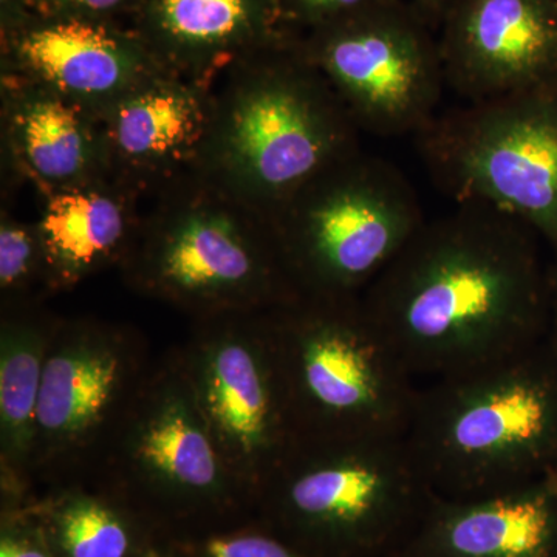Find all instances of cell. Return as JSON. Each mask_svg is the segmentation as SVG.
<instances>
[{
  "label": "cell",
  "instance_id": "6da1fadb",
  "mask_svg": "<svg viewBox=\"0 0 557 557\" xmlns=\"http://www.w3.org/2000/svg\"><path fill=\"white\" fill-rule=\"evenodd\" d=\"M536 234L483 205L426 220L361 295L413 380L460 375L547 339L556 292Z\"/></svg>",
  "mask_w": 557,
  "mask_h": 557
},
{
  "label": "cell",
  "instance_id": "7a4b0ae2",
  "mask_svg": "<svg viewBox=\"0 0 557 557\" xmlns=\"http://www.w3.org/2000/svg\"><path fill=\"white\" fill-rule=\"evenodd\" d=\"M406 442L432 493L453 500L557 471V357L548 341L418 387Z\"/></svg>",
  "mask_w": 557,
  "mask_h": 557
},
{
  "label": "cell",
  "instance_id": "3957f363",
  "mask_svg": "<svg viewBox=\"0 0 557 557\" xmlns=\"http://www.w3.org/2000/svg\"><path fill=\"white\" fill-rule=\"evenodd\" d=\"M359 149V129L306 54L236 69L212 89L196 172L273 219L307 183Z\"/></svg>",
  "mask_w": 557,
  "mask_h": 557
},
{
  "label": "cell",
  "instance_id": "277c9868",
  "mask_svg": "<svg viewBox=\"0 0 557 557\" xmlns=\"http://www.w3.org/2000/svg\"><path fill=\"white\" fill-rule=\"evenodd\" d=\"M120 267L129 287L194 321L265 313L298 296L271 219L196 171L139 220Z\"/></svg>",
  "mask_w": 557,
  "mask_h": 557
},
{
  "label": "cell",
  "instance_id": "5b68a950",
  "mask_svg": "<svg viewBox=\"0 0 557 557\" xmlns=\"http://www.w3.org/2000/svg\"><path fill=\"white\" fill-rule=\"evenodd\" d=\"M262 317L299 443L406 437L420 386L361 296L298 295Z\"/></svg>",
  "mask_w": 557,
  "mask_h": 557
},
{
  "label": "cell",
  "instance_id": "8992f818",
  "mask_svg": "<svg viewBox=\"0 0 557 557\" xmlns=\"http://www.w3.org/2000/svg\"><path fill=\"white\" fill-rule=\"evenodd\" d=\"M434 496L406 437L299 443L259 494L310 557L399 556Z\"/></svg>",
  "mask_w": 557,
  "mask_h": 557
},
{
  "label": "cell",
  "instance_id": "52a82bcc",
  "mask_svg": "<svg viewBox=\"0 0 557 557\" xmlns=\"http://www.w3.org/2000/svg\"><path fill=\"white\" fill-rule=\"evenodd\" d=\"M271 222L298 295L361 296L426 218L405 172L358 150L307 183Z\"/></svg>",
  "mask_w": 557,
  "mask_h": 557
},
{
  "label": "cell",
  "instance_id": "ba28073f",
  "mask_svg": "<svg viewBox=\"0 0 557 557\" xmlns=\"http://www.w3.org/2000/svg\"><path fill=\"white\" fill-rule=\"evenodd\" d=\"M416 139L454 203L518 220L557 260V81L438 113Z\"/></svg>",
  "mask_w": 557,
  "mask_h": 557
},
{
  "label": "cell",
  "instance_id": "9c48e42d",
  "mask_svg": "<svg viewBox=\"0 0 557 557\" xmlns=\"http://www.w3.org/2000/svg\"><path fill=\"white\" fill-rule=\"evenodd\" d=\"M177 355L223 463L259 497L299 445L262 313L197 319Z\"/></svg>",
  "mask_w": 557,
  "mask_h": 557
},
{
  "label": "cell",
  "instance_id": "30bf717a",
  "mask_svg": "<svg viewBox=\"0 0 557 557\" xmlns=\"http://www.w3.org/2000/svg\"><path fill=\"white\" fill-rule=\"evenodd\" d=\"M152 366L137 330L58 319L44 368L33 475L90 474Z\"/></svg>",
  "mask_w": 557,
  "mask_h": 557
},
{
  "label": "cell",
  "instance_id": "8fae6325",
  "mask_svg": "<svg viewBox=\"0 0 557 557\" xmlns=\"http://www.w3.org/2000/svg\"><path fill=\"white\" fill-rule=\"evenodd\" d=\"M306 58L359 132L417 135L438 115L446 87L440 47L397 2L327 25Z\"/></svg>",
  "mask_w": 557,
  "mask_h": 557
},
{
  "label": "cell",
  "instance_id": "7c38bea8",
  "mask_svg": "<svg viewBox=\"0 0 557 557\" xmlns=\"http://www.w3.org/2000/svg\"><path fill=\"white\" fill-rule=\"evenodd\" d=\"M90 474L172 504L244 496L201 417L177 350L153 362Z\"/></svg>",
  "mask_w": 557,
  "mask_h": 557
},
{
  "label": "cell",
  "instance_id": "4fadbf2b",
  "mask_svg": "<svg viewBox=\"0 0 557 557\" xmlns=\"http://www.w3.org/2000/svg\"><path fill=\"white\" fill-rule=\"evenodd\" d=\"M446 86L467 102L557 81L556 0H461L440 46Z\"/></svg>",
  "mask_w": 557,
  "mask_h": 557
},
{
  "label": "cell",
  "instance_id": "5bb4252c",
  "mask_svg": "<svg viewBox=\"0 0 557 557\" xmlns=\"http://www.w3.org/2000/svg\"><path fill=\"white\" fill-rule=\"evenodd\" d=\"M212 87L161 72L100 113L110 177L138 190L196 171L211 127Z\"/></svg>",
  "mask_w": 557,
  "mask_h": 557
},
{
  "label": "cell",
  "instance_id": "9a60e30c",
  "mask_svg": "<svg viewBox=\"0 0 557 557\" xmlns=\"http://www.w3.org/2000/svg\"><path fill=\"white\" fill-rule=\"evenodd\" d=\"M398 557H557V471L490 496H434Z\"/></svg>",
  "mask_w": 557,
  "mask_h": 557
},
{
  "label": "cell",
  "instance_id": "2e32d148",
  "mask_svg": "<svg viewBox=\"0 0 557 557\" xmlns=\"http://www.w3.org/2000/svg\"><path fill=\"white\" fill-rule=\"evenodd\" d=\"M3 78L60 94L100 115L124 95L166 72L106 25L81 16L28 28Z\"/></svg>",
  "mask_w": 557,
  "mask_h": 557
},
{
  "label": "cell",
  "instance_id": "e0dca14e",
  "mask_svg": "<svg viewBox=\"0 0 557 557\" xmlns=\"http://www.w3.org/2000/svg\"><path fill=\"white\" fill-rule=\"evenodd\" d=\"M3 127L11 160L42 196L110 177L100 120L60 94L3 78Z\"/></svg>",
  "mask_w": 557,
  "mask_h": 557
},
{
  "label": "cell",
  "instance_id": "ac0fdd59",
  "mask_svg": "<svg viewBox=\"0 0 557 557\" xmlns=\"http://www.w3.org/2000/svg\"><path fill=\"white\" fill-rule=\"evenodd\" d=\"M135 193L126 183L106 177L42 196L36 226L50 293L67 292L98 271L121 265L141 220Z\"/></svg>",
  "mask_w": 557,
  "mask_h": 557
},
{
  "label": "cell",
  "instance_id": "d6986e66",
  "mask_svg": "<svg viewBox=\"0 0 557 557\" xmlns=\"http://www.w3.org/2000/svg\"><path fill=\"white\" fill-rule=\"evenodd\" d=\"M58 318L3 307L0 322V478L7 496L30 487L44 368Z\"/></svg>",
  "mask_w": 557,
  "mask_h": 557
},
{
  "label": "cell",
  "instance_id": "ffe728a7",
  "mask_svg": "<svg viewBox=\"0 0 557 557\" xmlns=\"http://www.w3.org/2000/svg\"><path fill=\"white\" fill-rule=\"evenodd\" d=\"M156 27L172 58L168 72L214 86L212 75L259 24L256 0H157Z\"/></svg>",
  "mask_w": 557,
  "mask_h": 557
},
{
  "label": "cell",
  "instance_id": "44dd1931",
  "mask_svg": "<svg viewBox=\"0 0 557 557\" xmlns=\"http://www.w3.org/2000/svg\"><path fill=\"white\" fill-rule=\"evenodd\" d=\"M50 533L62 557H129L134 531L106 497L81 487L62 491L50 505Z\"/></svg>",
  "mask_w": 557,
  "mask_h": 557
},
{
  "label": "cell",
  "instance_id": "7402d4cb",
  "mask_svg": "<svg viewBox=\"0 0 557 557\" xmlns=\"http://www.w3.org/2000/svg\"><path fill=\"white\" fill-rule=\"evenodd\" d=\"M0 293L2 309L36 306V296L50 293L38 226L5 212L0 222Z\"/></svg>",
  "mask_w": 557,
  "mask_h": 557
},
{
  "label": "cell",
  "instance_id": "603a6c76",
  "mask_svg": "<svg viewBox=\"0 0 557 557\" xmlns=\"http://www.w3.org/2000/svg\"><path fill=\"white\" fill-rule=\"evenodd\" d=\"M199 557H310L270 531L212 534L201 542Z\"/></svg>",
  "mask_w": 557,
  "mask_h": 557
},
{
  "label": "cell",
  "instance_id": "cb8c5ba5",
  "mask_svg": "<svg viewBox=\"0 0 557 557\" xmlns=\"http://www.w3.org/2000/svg\"><path fill=\"white\" fill-rule=\"evenodd\" d=\"M397 0H289L292 9L298 11L300 16L309 17L327 25L346 21L379 7L388 5Z\"/></svg>",
  "mask_w": 557,
  "mask_h": 557
},
{
  "label": "cell",
  "instance_id": "d4e9b609",
  "mask_svg": "<svg viewBox=\"0 0 557 557\" xmlns=\"http://www.w3.org/2000/svg\"><path fill=\"white\" fill-rule=\"evenodd\" d=\"M40 531L7 527L0 537V557H54Z\"/></svg>",
  "mask_w": 557,
  "mask_h": 557
},
{
  "label": "cell",
  "instance_id": "484cf974",
  "mask_svg": "<svg viewBox=\"0 0 557 557\" xmlns=\"http://www.w3.org/2000/svg\"><path fill=\"white\" fill-rule=\"evenodd\" d=\"M67 9L83 11V13H104L119 7L123 0H54Z\"/></svg>",
  "mask_w": 557,
  "mask_h": 557
},
{
  "label": "cell",
  "instance_id": "4316f807",
  "mask_svg": "<svg viewBox=\"0 0 557 557\" xmlns=\"http://www.w3.org/2000/svg\"><path fill=\"white\" fill-rule=\"evenodd\" d=\"M547 341L557 357V293H556L555 309H553L552 324H549Z\"/></svg>",
  "mask_w": 557,
  "mask_h": 557
},
{
  "label": "cell",
  "instance_id": "83f0119b",
  "mask_svg": "<svg viewBox=\"0 0 557 557\" xmlns=\"http://www.w3.org/2000/svg\"><path fill=\"white\" fill-rule=\"evenodd\" d=\"M448 2L449 0H418V3L429 13H435V11L445 9Z\"/></svg>",
  "mask_w": 557,
  "mask_h": 557
},
{
  "label": "cell",
  "instance_id": "f1b7e54d",
  "mask_svg": "<svg viewBox=\"0 0 557 557\" xmlns=\"http://www.w3.org/2000/svg\"><path fill=\"white\" fill-rule=\"evenodd\" d=\"M549 284H552L553 289L557 293V260L553 262V265L549 267Z\"/></svg>",
  "mask_w": 557,
  "mask_h": 557
},
{
  "label": "cell",
  "instance_id": "f546056e",
  "mask_svg": "<svg viewBox=\"0 0 557 557\" xmlns=\"http://www.w3.org/2000/svg\"><path fill=\"white\" fill-rule=\"evenodd\" d=\"M394 557H398V556H394Z\"/></svg>",
  "mask_w": 557,
  "mask_h": 557
},
{
  "label": "cell",
  "instance_id": "4dcf8cb0",
  "mask_svg": "<svg viewBox=\"0 0 557 557\" xmlns=\"http://www.w3.org/2000/svg\"><path fill=\"white\" fill-rule=\"evenodd\" d=\"M556 2H557V0H556Z\"/></svg>",
  "mask_w": 557,
  "mask_h": 557
}]
</instances>
